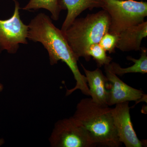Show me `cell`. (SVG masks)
<instances>
[{"label":"cell","mask_w":147,"mask_h":147,"mask_svg":"<svg viewBox=\"0 0 147 147\" xmlns=\"http://www.w3.org/2000/svg\"><path fill=\"white\" fill-rule=\"evenodd\" d=\"M28 26V39L39 42L47 50L51 65L63 62L69 67L76 81V86L67 89L66 96L69 95L77 90L83 94L90 96L87 79L79 71V61L69 45L63 33L53 24L51 18L45 13H40L30 21Z\"/></svg>","instance_id":"1"},{"label":"cell","mask_w":147,"mask_h":147,"mask_svg":"<svg viewBox=\"0 0 147 147\" xmlns=\"http://www.w3.org/2000/svg\"><path fill=\"white\" fill-rule=\"evenodd\" d=\"M112 109L94 102L91 98H82L76 105L72 117L82 124L96 146L119 147L121 144L113 123Z\"/></svg>","instance_id":"2"},{"label":"cell","mask_w":147,"mask_h":147,"mask_svg":"<svg viewBox=\"0 0 147 147\" xmlns=\"http://www.w3.org/2000/svg\"><path fill=\"white\" fill-rule=\"evenodd\" d=\"M110 18L104 9L88 14L84 18H76L63 33L76 58H84L89 61L87 51L92 45L99 42L109 32Z\"/></svg>","instance_id":"3"},{"label":"cell","mask_w":147,"mask_h":147,"mask_svg":"<svg viewBox=\"0 0 147 147\" xmlns=\"http://www.w3.org/2000/svg\"><path fill=\"white\" fill-rule=\"evenodd\" d=\"M102 9L110 18L109 32L119 34L144 21L147 16L146 2L134 0H102Z\"/></svg>","instance_id":"4"},{"label":"cell","mask_w":147,"mask_h":147,"mask_svg":"<svg viewBox=\"0 0 147 147\" xmlns=\"http://www.w3.org/2000/svg\"><path fill=\"white\" fill-rule=\"evenodd\" d=\"M49 142L52 147L96 146L82 124L72 117L56 122Z\"/></svg>","instance_id":"5"},{"label":"cell","mask_w":147,"mask_h":147,"mask_svg":"<svg viewBox=\"0 0 147 147\" xmlns=\"http://www.w3.org/2000/svg\"><path fill=\"white\" fill-rule=\"evenodd\" d=\"M20 9L16 1L12 16L6 20L0 19V54L5 50L9 54H16L20 44H28V26L21 20Z\"/></svg>","instance_id":"6"},{"label":"cell","mask_w":147,"mask_h":147,"mask_svg":"<svg viewBox=\"0 0 147 147\" xmlns=\"http://www.w3.org/2000/svg\"><path fill=\"white\" fill-rule=\"evenodd\" d=\"M128 101L116 104L112 108L113 123L121 143L126 147H142L146 145L144 140L141 141L137 137L133 128L130 115Z\"/></svg>","instance_id":"7"},{"label":"cell","mask_w":147,"mask_h":147,"mask_svg":"<svg viewBox=\"0 0 147 147\" xmlns=\"http://www.w3.org/2000/svg\"><path fill=\"white\" fill-rule=\"evenodd\" d=\"M110 90H108V105L111 106L126 101H138L144 94L141 90L134 88L123 82L116 74L104 66Z\"/></svg>","instance_id":"8"},{"label":"cell","mask_w":147,"mask_h":147,"mask_svg":"<svg viewBox=\"0 0 147 147\" xmlns=\"http://www.w3.org/2000/svg\"><path fill=\"white\" fill-rule=\"evenodd\" d=\"M82 66L86 74L92 100L98 104L108 105V82L106 76L99 68L90 71L83 65Z\"/></svg>","instance_id":"9"},{"label":"cell","mask_w":147,"mask_h":147,"mask_svg":"<svg viewBox=\"0 0 147 147\" xmlns=\"http://www.w3.org/2000/svg\"><path fill=\"white\" fill-rule=\"evenodd\" d=\"M147 36V21H144L121 32L116 48L123 52L139 51L142 40Z\"/></svg>","instance_id":"10"},{"label":"cell","mask_w":147,"mask_h":147,"mask_svg":"<svg viewBox=\"0 0 147 147\" xmlns=\"http://www.w3.org/2000/svg\"><path fill=\"white\" fill-rule=\"evenodd\" d=\"M61 10H67L65 20L63 24L61 31H65L84 11L87 9L91 10L94 8H102V0H59Z\"/></svg>","instance_id":"11"},{"label":"cell","mask_w":147,"mask_h":147,"mask_svg":"<svg viewBox=\"0 0 147 147\" xmlns=\"http://www.w3.org/2000/svg\"><path fill=\"white\" fill-rule=\"evenodd\" d=\"M141 57L139 59H135L128 56L127 60L132 61L134 64L126 68L121 67L119 64L110 63L107 65L109 69L117 75L122 76L127 73H139L145 74L147 73V50L145 47H141Z\"/></svg>","instance_id":"12"},{"label":"cell","mask_w":147,"mask_h":147,"mask_svg":"<svg viewBox=\"0 0 147 147\" xmlns=\"http://www.w3.org/2000/svg\"><path fill=\"white\" fill-rule=\"evenodd\" d=\"M26 11L36 10L44 9L51 13V18L54 21L59 20L61 9L59 0H30L29 2L22 8Z\"/></svg>","instance_id":"13"},{"label":"cell","mask_w":147,"mask_h":147,"mask_svg":"<svg viewBox=\"0 0 147 147\" xmlns=\"http://www.w3.org/2000/svg\"><path fill=\"white\" fill-rule=\"evenodd\" d=\"M105 51L99 43L92 45L87 51V55L90 59L92 57L98 67L108 65L111 62L112 59L107 55Z\"/></svg>","instance_id":"14"},{"label":"cell","mask_w":147,"mask_h":147,"mask_svg":"<svg viewBox=\"0 0 147 147\" xmlns=\"http://www.w3.org/2000/svg\"><path fill=\"white\" fill-rule=\"evenodd\" d=\"M118 39V35L108 32L102 37L99 44L105 51L111 54L115 52Z\"/></svg>","instance_id":"15"},{"label":"cell","mask_w":147,"mask_h":147,"mask_svg":"<svg viewBox=\"0 0 147 147\" xmlns=\"http://www.w3.org/2000/svg\"><path fill=\"white\" fill-rule=\"evenodd\" d=\"M5 143V142L4 139L3 138H0V146L3 145Z\"/></svg>","instance_id":"16"},{"label":"cell","mask_w":147,"mask_h":147,"mask_svg":"<svg viewBox=\"0 0 147 147\" xmlns=\"http://www.w3.org/2000/svg\"><path fill=\"white\" fill-rule=\"evenodd\" d=\"M4 89V86L2 84L0 83V93L3 91Z\"/></svg>","instance_id":"17"}]
</instances>
